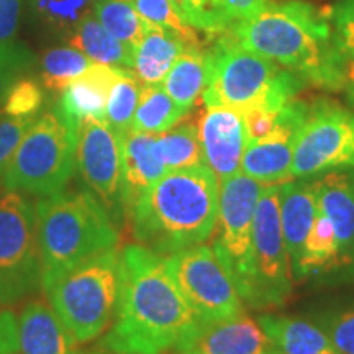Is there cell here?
I'll list each match as a JSON object with an SVG mask.
<instances>
[{
  "mask_svg": "<svg viewBox=\"0 0 354 354\" xmlns=\"http://www.w3.org/2000/svg\"><path fill=\"white\" fill-rule=\"evenodd\" d=\"M202 328L166 256L143 245L123 248L117 315L100 348L113 354L184 353Z\"/></svg>",
  "mask_w": 354,
  "mask_h": 354,
  "instance_id": "6da1fadb",
  "label": "cell"
},
{
  "mask_svg": "<svg viewBox=\"0 0 354 354\" xmlns=\"http://www.w3.org/2000/svg\"><path fill=\"white\" fill-rule=\"evenodd\" d=\"M230 32L248 51L292 71L305 82L342 88V55L335 48L331 25L325 13L310 3L269 2Z\"/></svg>",
  "mask_w": 354,
  "mask_h": 354,
  "instance_id": "7a4b0ae2",
  "label": "cell"
},
{
  "mask_svg": "<svg viewBox=\"0 0 354 354\" xmlns=\"http://www.w3.org/2000/svg\"><path fill=\"white\" fill-rule=\"evenodd\" d=\"M218 177L205 165L167 171L133 209V234L162 256L203 245L218 221Z\"/></svg>",
  "mask_w": 354,
  "mask_h": 354,
  "instance_id": "3957f363",
  "label": "cell"
},
{
  "mask_svg": "<svg viewBox=\"0 0 354 354\" xmlns=\"http://www.w3.org/2000/svg\"><path fill=\"white\" fill-rule=\"evenodd\" d=\"M35 207L43 289L74 266L118 245V223L88 189H64L39 198Z\"/></svg>",
  "mask_w": 354,
  "mask_h": 354,
  "instance_id": "277c9868",
  "label": "cell"
},
{
  "mask_svg": "<svg viewBox=\"0 0 354 354\" xmlns=\"http://www.w3.org/2000/svg\"><path fill=\"white\" fill-rule=\"evenodd\" d=\"M304 79L272 61L248 51L233 37L220 38L207 51L205 107L246 112L254 107L274 110L295 99Z\"/></svg>",
  "mask_w": 354,
  "mask_h": 354,
  "instance_id": "5b68a950",
  "label": "cell"
},
{
  "mask_svg": "<svg viewBox=\"0 0 354 354\" xmlns=\"http://www.w3.org/2000/svg\"><path fill=\"white\" fill-rule=\"evenodd\" d=\"M51 308L77 343H88L110 328L120 297V251H104L82 261L44 287Z\"/></svg>",
  "mask_w": 354,
  "mask_h": 354,
  "instance_id": "8992f818",
  "label": "cell"
},
{
  "mask_svg": "<svg viewBox=\"0 0 354 354\" xmlns=\"http://www.w3.org/2000/svg\"><path fill=\"white\" fill-rule=\"evenodd\" d=\"M76 131L56 110L37 117L3 174L6 189L38 198L64 190L76 171Z\"/></svg>",
  "mask_w": 354,
  "mask_h": 354,
  "instance_id": "52a82bcc",
  "label": "cell"
},
{
  "mask_svg": "<svg viewBox=\"0 0 354 354\" xmlns=\"http://www.w3.org/2000/svg\"><path fill=\"white\" fill-rule=\"evenodd\" d=\"M43 287L37 207L19 190L0 198V305L20 302Z\"/></svg>",
  "mask_w": 354,
  "mask_h": 354,
  "instance_id": "ba28073f",
  "label": "cell"
},
{
  "mask_svg": "<svg viewBox=\"0 0 354 354\" xmlns=\"http://www.w3.org/2000/svg\"><path fill=\"white\" fill-rule=\"evenodd\" d=\"M263 189V184L256 183L241 171L220 183L216 221L218 236L212 246L232 274L245 305H250L253 297V221Z\"/></svg>",
  "mask_w": 354,
  "mask_h": 354,
  "instance_id": "9c48e42d",
  "label": "cell"
},
{
  "mask_svg": "<svg viewBox=\"0 0 354 354\" xmlns=\"http://www.w3.org/2000/svg\"><path fill=\"white\" fill-rule=\"evenodd\" d=\"M177 286L203 326L245 313V302L215 248L197 245L166 256Z\"/></svg>",
  "mask_w": 354,
  "mask_h": 354,
  "instance_id": "30bf717a",
  "label": "cell"
},
{
  "mask_svg": "<svg viewBox=\"0 0 354 354\" xmlns=\"http://www.w3.org/2000/svg\"><path fill=\"white\" fill-rule=\"evenodd\" d=\"M354 169V112L331 102L310 107L294 145L290 177Z\"/></svg>",
  "mask_w": 354,
  "mask_h": 354,
  "instance_id": "8fae6325",
  "label": "cell"
},
{
  "mask_svg": "<svg viewBox=\"0 0 354 354\" xmlns=\"http://www.w3.org/2000/svg\"><path fill=\"white\" fill-rule=\"evenodd\" d=\"M253 297L250 307L282 305L292 290V264L279 214V184L264 185L253 221Z\"/></svg>",
  "mask_w": 354,
  "mask_h": 354,
  "instance_id": "7c38bea8",
  "label": "cell"
},
{
  "mask_svg": "<svg viewBox=\"0 0 354 354\" xmlns=\"http://www.w3.org/2000/svg\"><path fill=\"white\" fill-rule=\"evenodd\" d=\"M122 135L102 118L88 117L76 131V169L82 183L120 223L122 207Z\"/></svg>",
  "mask_w": 354,
  "mask_h": 354,
  "instance_id": "4fadbf2b",
  "label": "cell"
},
{
  "mask_svg": "<svg viewBox=\"0 0 354 354\" xmlns=\"http://www.w3.org/2000/svg\"><path fill=\"white\" fill-rule=\"evenodd\" d=\"M308 110L305 102L290 100L279 113L274 130L264 138L246 145L241 162L243 174L263 185L290 180L295 138Z\"/></svg>",
  "mask_w": 354,
  "mask_h": 354,
  "instance_id": "5bb4252c",
  "label": "cell"
},
{
  "mask_svg": "<svg viewBox=\"0 0 354 354\" xmlns=\"http://www.w3.org/2000/svg\"><path fill=\"white\" fill-rule=\"evenodd\" d=\"M203 165L218 177L228 179L241 171L246 149L243 113L227 107H207L198 120Z\"/></svg>",
  "mask_w": 354,
  "mask_h": 354,
  "instance_id": "9a60e30c",
  "label": "cell"
},
{
  "mask_svg": "<svg viewBox=\"0 0 354 354\" xmlns=\"http://www.w3.org/2000/svg\"><path fill=\"white\" fill-rule=\"evenodd\" d=\"M156 138L158 135L133 128L122 138V207L127 218L148 189L167 172L156 154Z\"/></svg>",
  "mask_w": 354,
  "mask_h": 354,
  "instance_id": "2e32d148",
  "label": "cell"
},
{
  "mask_svg": "<svg viewBox=\"0 0 354 354\" xmlns=\"http://www.w3.org/2000/svg\"><path fill=\"white\" fill-rule=\"evenodd\" d=\"M318 212L328 216L338 240V266H354V169L313 179Z\"/></svg>",
  "mask_w": 354,
  "mask_h": 354,
  "instance_id": "e0dca14e",
  "label": "cell"
},
{
  "mask_svg": "<svg viewBox=\"0 0 354 354\" xmlns=\"http://www.w3.org/2000/svg\"><path fill=\"white\" fill-rule=\"evenodd\" d=\"M118 73V68L94 63L61 92L55 110L76 130L79 123L88 117L105 120L110 88Z\"/></svg>",
  "mask_w": 354,
  "mask_h": 354,
  "instance_id": "ac0fdd59",
  "label": "cell"
},
{
  "mask_svg": "<svg viewBox=\"0 0 354 354\" xmlns=\"http://www.w3.org/2000/svg\"><path fill=\"white\" fill-rule=\"evenodd\" d=\"M189 351L201 354H268L271 351L268 336L259 322L246 313L230 320L207 325L196 336Z\"/></svg>",
  "mask_w": 354,
  "mask_h": 354,
  "instance_id": "d6986e66",
  "label": "cell"
},
{
  "mask_svg": "<svg viewBox=\"0 0 354 354\" xmlns=\"http://www.w3.org/2000/svg\"><path fill=\"white\" fill-rule=\"evenodd\" d=\"M279 214L290 264H297L304 241L318 214L313 180H286L279 184Z\"/></svg>",
  "mask_w": 354,
  "mask_h": 354,
  "instance_id": "ffe728a7",
  "label": "cell"
},
{
  "mask_svg": "<svg viewBox=\"0 0 354 354\" xmlns=\"http://www.w3.org/2000/svg\"><path fill=\"white\" fill-rule=\"evenodd\" d=\"M21 354H79L76 338L43 302L28 304L19 318Z\"/></svg>",
  "mask_w": 354,
  "mask_h": 354,
  "instance_id": "44dd1931",
  "label": "cell"
},
{
  "mask_svg": "<svg viewBox=\"0 0 354 354\" xmlns=\"http://www.w3.org/2000/svg\"><path fill=\"white\" fill-rule=\"evenodd\" d=\"M258 322L274 354H339L317 322L271 313Z\"/></svg>",
  "mask_w": 354,
  "mask_h": 354,
  "instance_id": "7402d4cb",
  "label": "cell"
},
{
  "mask_svg": "<svg viewBox=\"0 0 354 354\" xmlns=\"http://www.w3.org/2000/svg\"><path fill=\"white\" fill-rule=\"evenodd\" d=\"M185 48L183 38L154 25H146V32L135 48L133 73L143 86H158L165 81L172 64Z\"/></svg>",
  "mask_w": 354,
  "mask_h": 354,
  "instance_id": "603a6c76",
  "label": "cell"
},
{
  "mask_svg": "<svg viewBox=\"0 0 354 354\" xmlns=\"http://www.w3.org/2000/svg\"><path fill=\"white\" fill-rule=\"evenodd\" d=\"M69 44L91 57L94 63L133 71L135 48L123 43L95 19L94 13L84 19L69 37Z\"/></svg>",
  "mask_w": 354,
  "mask_h": 354,
  "instance_id": "cb8c5ba5",
  "label": "cell"
},
{
  "mask_svg": "<svg viewBox=\"0 0 354 354\" xmlns=\"http://www.w3.org/2000/svg\"><path fill=\"white\" fill-rule=\"evenodd\" d=\"M207 84V51L201 46H189L180 53L161 86L171 99L189 113Z\"/></svg>",
  "mask_w": 354,
  "mask_h": 354,
  "instance_id": "d4e9b609",
  "label": "cell"
},
{
  "mask_svg": "<svg viewBox=\"0 0 354 354\" xmlns=\"http://www.w3.org/2000/svg\"><path fill=\"white\" fill-rule=\"evenodd\" d=\"M185 113L161 84L143 86L140 91L138 105L133 117V130L161 135L174 128L185 117Z\"/></svg>",
  "mask_w": 354,
  "mask_h": 354,
  "instance_id": "484cf974",
  "label": "cell"
},
{
  "mask_svg": "<svg viewBox=\"0 0 354 354\" xmlns=\"http://www.w3.org/2000/svg\"><path fill=\"white\" fill-rule=\"evenodd\" d=\"M330 266H338V240L328 216L318 212L304 241L297 264L292 268V274L300 279Z\"/></svg>",
  "mask_w": 354,
  "mask_h": 354,
  "instance_id": "4316f807",
  "label": "cell"
},
{
  "mask_svg": "<svg viewBox=\"0 0 354 354\" xmlns=\"http://www.w3.org/2000/svg\"><path fill=\"white\" fill-rule=\"evenodd\" d=\"M156 154L166 171H179L203 165L197 127L192 123H184L158 135Z\"/></svg>",
  "mask_w": 354,
  "mask_h": 354,
  "instance_id": "83f0119b",
  "label": "cell"
},
{
  "mask_svg": "<svg viewBox=\"0 0 354 354\" xmlns=\"http://www.w3.org/2000/svg\"><path fill=\"white\" fill-rule=\"evenodd\" d=\"M92 64L94 61L76 48H53L44 53L39 61V76L48 91L61 94Z\"/></svg>",
  "mask_w": 354,
  "mask_h": 354,
  "instance_id": "f1b7e54d",
  "label": "cell"
},
{
  "mask_svg": "<svg viewBox=\"0 0 354 354\" xmlns=\"http://www.w3.org/2000/svg\"><path fill=\"white\" fill-rule=\"evenodd\" d=\"M94 17L120 41L138 46L146 32V21L127 0H95Z\"/></svg>",
  "mask_w": 354,
  "mask_h": 354,
  "instance_id": "f546056e",
  "label": "cell"
},
{
  "mask_svg": "<svg viewBox=\"0 0 354 354\" xmlns=\"http://www.w3.org/2000/svg\"><path fill=\"white\" fill-rule=\"evenodd\" d=\"M140 84L133 71L120 69L110 88L107 107H105V122L122 136L131 130L133 117L140 99Z\"/></svg>",
  "mask_w": 354,
  "mask_h": 354,
  "instance_id": "4dcf8cb0",
  "label": "cell"
},
{
  "mask_svg": "<svg viewBox=\"0 0 354 354\" xmlns=\"http://www.w3.org/2000/svg\"><path fill=\"white\" fill-rule=\"evenodd\" d=\"M30 6L44 26L71 37L77 25L92 15L95 0H30Z\"/></svg>",
  "mask_w": 354,
  "mask_h": 354,
  "instance_id": "1f68e13d",
  "label": "cell"
},
{
  "mask_svg": "<svg viewBox=\"0 0 354 354\" xmlns=\"http://www.w3.org/2000/svg\"><path fill=\"white\" fill-rule=\"evenodd\" d=\"M138 15L148 25L159 26L184 39L187 46H201L197 30L185 24L171 0H131Z\"/></svg>",
  "mask_w": 354,
  "mask_h": 354,
  "instance_id": "d6a6232c",
  "label": "cell"
},
{
  "mask_svg": "<svg viewBox=\"0 0 354 354\" xmlns=\"http://www.w3.org/2000/svg\"><path fill=\"white\" fill-rule=\"evenodd\" d=\"M43 102L41 86L35 79L20 77L8 91L0 112L15 118H37Z\"/></svg>",
  "mask_w": 354,
  "mask_h": 354,
  "instance_id": "836d02e7",
  "label": "cell"
},
{
  "mask_svg": "<svg viewBox=\"0 0 354 354\" xmlns=\"http://www.w3.org/2000/svg\"><path fill=\"white\" fill-rule=\"evenodd\" d=\"M317 323L325 330L339 354H354V307L326 310Z\"/></svg>",
  "mask_w": 354,
  "mask_h": 354,
  "instance_id": "e575fe53",
  "label": "cell"
},
{
  "mask_svg": "<svg viewBox=\"0 0 354 354\" xmlns=\"http://www.w3.org/2000/svg\"><path fill=\"white\" fill-rule=\"evenodd\" d=\"M33 63L32 51L24 44L3 43L0 44V109L10 91V87L24 77L25 71Z\"/></svg>",
  "mask_w": 354,
  "mask_h": 354,
  "instance_id": "d590c367",
  "label": "cell"
},
{
  "mask_svg": "<svg viewBox=\"0 0 354 354\" xmlns=\"http://www.w3.org/2000/svg\"><path fill=\"white\" fill-rule=\"evenodd\" d=\"M185 24L207 35H221L228 30L216 13L212 0H171Z\"/></svg>",
  "mask_w": 354,
  "mask_h": 354,
  "instance_id": "8d00e7d4",
  "label": "cell"
},
{
  "mask_svg": "<svg viewBox=\"0 0 354 354\" xmlns=\"http://www.w3.org/2000/svg\"><path fill=\"white\" fill-rule=\"evenodd\" d=\"M339 55L354 51V0H338L325 13Z\"/></svg>",
  "mask_w": 354,
  "mask_h": 354,
  "instance_id": "74e56055",
  "label": "cell"
},
{
  "mask_svg": "<svg viewBox=\"0 0 354 354\" xmlns=\"http://www.w3.org/2000/svg\"><path fill=\"white\" fill-rule=\"evenodd\" d=\"M35 120L37 118H15L0 112V179H3L21 138Z\"/></svg>",
  "mask_w": 354,
  "mask_h": 354,
  "instance_id": "f35d334b",
  "label": "cell"
},
{
  "mask_svg": "<svg viewBox=\"0 0 354 354\" xmlns=\"http://www.w3.org/2000/svg\"><path fill=\"white\" fill-rule=\"evenodd\" d=\"M271 0H212L216 13L225 21L228 30L234 24L253 17L268 6Z\"/></svg>",
  "mask_w": 354,
  "mask_h": 354,
  "instance_id": "ab89813d",
  "label": "cell"
},
{
  "mask_svg": "<svg viewBox=\"0 0 354 354\" xmlns=\"http://www.w3.org/2000/svg\"><path fill=\"white\" fill-rule=\"evenodd\" d=\"M281 110H274L268 107H254V109L246 110V112H243V120H245V131H246V145L268 136L269 133L274 130V127H276Z\"/></svg>",
  "mask_w": 354,
  "mask_h": 354,
  "instance_id": "60d3db41",
  "label": "cell"
},
{
  "mask_svg": "<svg viewBox=\"0 0 354 354\" xmlns=\"http://www.w3.org/2000/svg\"><path fill=\"white\" fill-rule=\"evenodd\" d=\"M21 0H0V44L12 43L19 28Z\"/></svg>",
  "mask_w": 354,
  "mask_h": 354,
  "instance_id": "b9f144b4",
  "label": "cell"
},
{
  "mask_svg": "<svg viewBox=\"0 0 354 354\" xmlns=\"http://www.w3.org/2000/svg\"><path fill=\"white\" fill-rule=\"evenodd\" d=\"M19 353V320L12 312H0V354Z\"/></svg>",
  "mask_w": 354,
  "mask_h": 354,
  "instance_id": "7bdbcfd3",
  "label": "cell"
},
{
  "mask_svg": "<svg viewBox=\"0 0 354 354\" xmlns=\"http://www.w3.org/2000/svg\"><path fill=\"white\" fill-rule=\"evenodd\" d=\"M342 88L354 107V51L342 55Z\"/></svg>",
  "mask_w": 354,
  "mask_h": 354,
  "instance_id": "ee69618b",
  "label": "cell"
},
{
  "mask_svg": "<svg viewBox=\"0 0 354 354\" xmlns=\"http://www.w3.org/2000/svg\"><path fill=\"white\" fill-rule=\"evenodd\" d=\"M6 184H3V179H0V198H2V196H3V192H6Z\"/></svg>",
  "mask_w": 354,
  "mask_h": 354,
  "instance_id": "f6af8a7d",
  "label": "cell"
},
{
  "mask_svg": "<svg viewBox=\"0 0 354 354\" xmlns=\"http://www.w3.org/2000/svg\"><path fill=\"white\" fill-rule=\"evenodd\" d=\"M179 354H201V353H196V351H184V353H179Z\"/></svg>",
  "mask_w": 354,
  "mask_h": 354,
  "instance_id": "bcb514c9",
  "label": "cell"
},
{
  "mask_svg": "<svg viewBox=\"0 0 354 354\" xmlns=\"http://www.w3.org/2000/svg\"><path fill=\"white\" fill-rule=\"evenodd\" d=\"M86 354H105V353H99V351H95V353H86Z\"/></svg>",
  "mask_w": 354,
  "mask_h": 354,
  "instance_id": "7dc6e473",
  "label": "cell"
},
{
  "mask_svg": "<svg viewBox=\"0 0 354 354\" xmlns=\"http://www.w3.org/2000/svg\"><path fill=\"white\" fill-rule=\"evenodd\" d=\"M127 2H131V0H127Z\"/></svg>",
  "mask_w": 354,
  "mask_h": 354,
  "instance_id": "c3c4849f",
  "label": "cell"
},
{
  "mask_svg": "<svg viewBox=\"0 0 354 354\" xmlns=\"http://www.w3.org/2000/svg\"><path fill=\"white\" fill-rule=\"evenodd\" d=\"M268 354H274V353H268Z\"/></svg>",
  "mask_w": 354,
  "mask_h": 354,
  "instance_id": "681fc988",
  "label": "cell"
}]
</instances>
